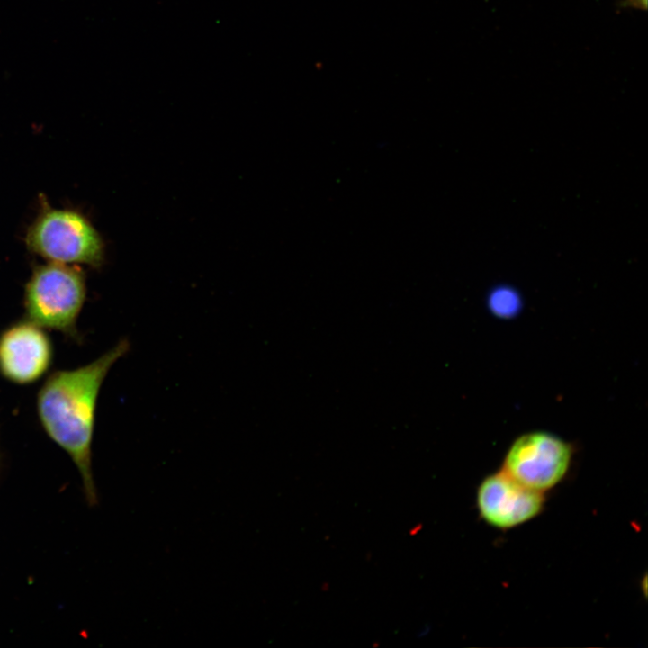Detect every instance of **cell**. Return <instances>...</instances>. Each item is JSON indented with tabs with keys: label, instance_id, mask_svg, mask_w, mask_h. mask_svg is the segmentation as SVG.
Masks as SVG:
<instances>
[{
	"label": "cell",
	"instance_id": "1",
	"mask_svg": "<svg viewBox=\"0 0 648 648\" xmlns=\"http://www.w3.org/2000/svg\"><path fill=\"white\" fill-rule=\"evenodd\" d=\"M126 339L91 363L52 373L37 395V413L47 435L77 467L87 502H97L91 455L97 398L112 366L129 350Z\"/></svg>",
	"mask_w": 648,
	"mask_h": 648
},
{
	"label": "cell",
	"instance_id": "2",
	"mask_svg": "<svg viewBox=\"0 0 648 648\" xmlns=\"http://www.w3.org/2000/svg\"><path fill=\"white\" fill-rule=\"evenodd\" d=\"M86 296V275L80 267L49 261L34 268L25 285L26 319L78 339L76 321Z\"/></svg>",
	"mask_w": 648,
	"mask_h": 648
},
{
	"label": "cell",
	"instance_id": "3",
	"mask_svg": "<svg viewBox=\"0 0 648 648\" xmlns=\"http://www.w3.org/2000/svg\"><path fill=\"white\" fill-rule=\"evenodd\" d=\"M25 242L31 252L51 262L98 267L104 258L101 236L76 211L44 208L29 228Z\"/></svg>",
	"mask_w": 648,
	"mask_h": 648
},
{
	"label": "cell",
	"instance_id": "4",
	"mask_svg": "<svg viewBox=\"0 0 648 648\" xmlns=\"http://www.w3.org/2000/svg\"><path fill=\"white\" fill-rule=\"evenodd\" d=\"M572 456L570 445L554 434L528 432L511 444L503 471L523 485L543 492L562 480Z\"/></svg>",
	"mask_w": 648,
	"mask_h": 648
},
{
	"label": "cell",
	"instance_id": "5",
	"mask_svg": "<svg viewBox=\"0 0 648 648\" xmlns=\"http://www.w3.org/2000/svg\"><path fill=\"white\" fill-rule=\"evenodd\" d=\"M53 354L47 332L27 319L0 333V374L11 382L24 385L40 379L50 369Z\"/></svg>",
	"mask_w": 648,
	"mask_h": 648
},
{
	"label": "cell",
	"instance_id": "6",
	"mask_svg": "<svg viewBox=\"0 0 648 648\" xmlns=\"http://www.w3.org/2000/svg\"><path fill=\"white\" fill-rule=\"evenodd\" d=\"M476 503L481 517L489 525L506 529L521 525L539 514L543 493L516 481L503 470L481 482Z\"/></svg>",
	"mask_w": 648,
	"mask_h": 648
},
{
	"label": "cell",
	"instance_id": "7",
	"mask_svg": "<svg viewBox=\"0 0 648 648\" xmlns=\"http://www.w3.org/2000/svg\"><path fill=\"white\" fill-rule=\"evenodd\" d=\"M490 307L498 316H513L519 308L518 296L510 289H497L490 295Z\"/></svg>",
	"mask_w": 648,
	"mask_h": 648
},
{
	"label": "cell",
	"instance_id": "8",
	"mask_svg": "<svg viewBox=\"0 0 648 648\" xmlns=\"http://www.w3.org/2000/svg\"><path fill=\"white\" fill-rule=\"evenodd\" d=\"M616 6L622 8H634L639 10L647 9V0H620L616 3Z\"/></svg>",
	"mask_w": 648,
	"mask_h": 648
}]
</instances>
